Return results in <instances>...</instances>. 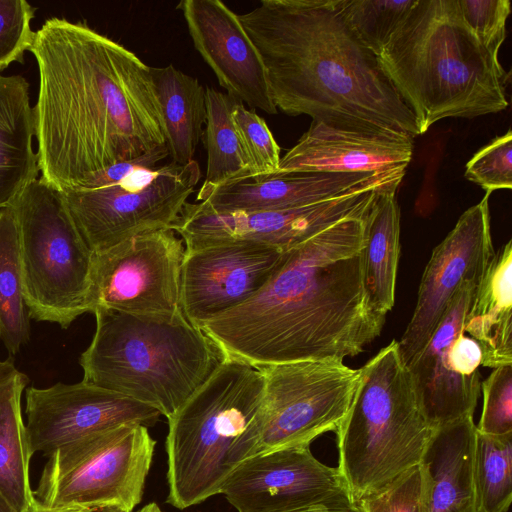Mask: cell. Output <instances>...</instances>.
Here are the masks:
<instances>
[{
    "mask_svg": "<svg viewBox=\"0 0 512 512\" xmlns=\"http://www.w3.org/2000/svg\"><path fill=\"white\" fill-rule=\"evenodd\" d=\"M476 512H507L512 502V434L476 431L474 447Z\"/></svg>",
    "mask_w": 512,
    "mask_h": 512,
    "instance_id": "cell-30",
    "label": "cell"
},
{
    "mask_svg": "<svg viewBox=\"0 0 512 512\" xmlns=\"http://www.w3.org/2000/svg\"><path fill=\"white\" fill-rule=\"evenodd\" d=\"M478 284L467 280L460 286L429 341L406 364L435 429L473 416L477 404L483 356L464 333V320Z\"/></svg>",
    "mask_w": 512,
    "mask_h": 512,
    "instance_id": "cell-15",
    "label": "cell"
},
{
    "mask_svg": "<svg viewBox=\"0 0 512 512\" xmlns=\"http://www.w3.org/2000/svg\"><path fill=\"white\" fill-rule=\"evenodd\" d=\"M9 207L17 226L29 317L66 329L90 312L93 253L61 191L42 178L25 187Z\"/></svg>",
    "mask_w": 512,
    "mask_h": 512,
    "instance_id": "cell-8",
    "label": "cell"
},
{
    "mask_svg": "<svg viewBox=\"0 0 512 512\" xmlns=\"http://www.w3.org/2000/svg\"><path fill=\"white\" fill-rule=\"evenodd\" d=\"M207 170L200 191L252 180L254 170L231 117L236 102L227 93L205 88Z\"/></svg>",
    "mask_w": 512,
    "mask_h": 512,
    "instance_id": "cell-28",
    "label": "cell"
},
{
    "mask_svg": "<svg viewBox=\"0 0 512 512\" xmlns=\"http://www.w3.org/2000/svg\"><path fill=\"white\" fill-rule=\"evenodd\" d=\"M405 173L404 168L357 173H290L199 190L196 199L216 212L284 210L326 201L375 184L403 180Z\"/></svg>",
    "mask_w": 512,
    "mask_h": 512,
    "instance_id": "cell-21",
    "label": "cell"
},
{
    "mask_svg": "<svg viewBox=\"0 0 512 512\" xmlns=\"http://www.w3.org/2000/svg\"><path fill=\"white\" fill-rule=\"evenodd\" d=\"M183 14L195 49L235 100L274 115L266 69L238 14L219 0H184Z\"/></svg>",
    "mask_w": 512,
    "mask_h": 512,
    "instance_id": "cell-19",
    "label": "cell"
},
{
    "mask_svg": "<svg viewBox=\"0 0 512 512\" xmlns=\"http://www.w3.org/2000/svg\"><path fill=\"white\" fill-rule=\"evenodd\" d=\"M473 416L437 428L419 464L420 512H476Z\"/></svg>",
    "mask_w": 512,
    "mask_h": 512,
    "instance_id": "cell-22",
    "label": "cell"
},
{
    "mask_svg": "<svg viewBox=\"0 0 512 512\" xmlns=\"http://www.w3.org/2000/svg\"><path fill=\"white\" fill-rule=\"evenodd\" d=\"M156 442L146 426H115L57 449L33 491L51 509L115 507L132 512L141 502Z\"/></svg>",
    "mask_w": 512,
    "mask_h": 512,
    "instance_id": "cell-9",
    "label": "cell"
},
{
    "mask_svg": "<svg viewBox=\"0 0 512 512\" xmlns=\"http://www.w3.org/2000/svg\"><path fill=\"white\" fill-rule=\"evenodd\" d=\"M80 356L82 381L149 405L171 418L226 355L182 311L132 314L97 308Z\"/></svg>",
    "mask_w": 512,
    "mask_h": 512,
    "instance_id": "cell-5",
    "label": "cell"
},
{
    "mask_svg": "<svg viewBox=\"0 0 512 512\" xmlns=\"http://www.w3.org/2000/svg\"><path fill=\"white\" fill-rule=\"evenodd\" d=\"M421 474L419 465L387 488L359 500L358 512H420Z\"/></svg>",
    "mask_w": 512,
    "mask_h": 512,
    "instance_id": "cell-37",
    "label": "cell"
},
{
    "mask_svg": "<svg viewBox=\"0 0 512 512\" xmlns=\"http://www.w3.org/2000/svg\"><path fill=\"white\" fill-rule=\"evenodd\" d=\"M25 395L32 455L49 456L64 445L122 424L153 426L161 415L149 405L84 381L29 387Z\"/></svg>",
    "mask_w": 512,
    "mask_h": 512,
    "instance_id": "cell-18",
    "label": "cell"
},
{
    "mask_svg": "<svg viewBox=\"0 0 512 512\" xmlns=\"http://www.w3.org/2000/svg\"><path fill=\"white\" fill-rule=\"evenodd\" d=\"M257 368L264 377V414L251 456L309 446L318 436L336 431L349 410L361 373L360 368H350L339 360Z\"/></svg>",
    "mask_w": 512,
    "mask_h": 512,
    "instance_id": "cell-11",
    "label": "cell"
},
{
    "mask_svg": "<svg viewBox=\"0 0 512 512\" xmlns=\"http://www.w3.org/2000/svg\"><path fill=\"white\" fill-rule=\"evenodd\" d=\"M497 250L472 297L464 333L482 351V366L512 364V244Z\"/></svg>",
    "mask_w": 512,
    "mask_h": 512,
    "instance_id": "cell-23",
    "label": "cell"
},
{
    "mask_svg": "<svg viewBox=\"0 0 512 512\" xmlns=\"http://www.w3.org/2000/svg\"><path fill=\"white\" fill-rule=\"evenodd\" d=\"M468 208L434 248L423 272L416 305L397 341L407 364L429 341L460 286L480 283L495 250L490 226L489 197Z\"/></svg>",
    "mask_w": 512,
    "mask_h": 512,
    "instance_id": "cell-16",
    "label": "cell"
},
{
    "mask_svg": "<svg viewBox=\"0 0 512 512\" xmlns=\"http://www.w3.org/2000/svg\"><path fill=\"white\" fill-rule=\"evenodd\" d=\"M92 509H81V508H74V509H51L46 508L39 504L37 501L33 504V506L27 510L26 512H91Z\"/></svg>",
    "mask_w": 512,
    "mask_h": 512,
    "instance_id": "cell-39",
    "label": "cell"
},
{
    "mask_svg": "<svg viewBox=\"0 0 512 512\" xmlns=\"http://www.w3.org/2000/svg\"><path fill=\"white\" fill-rule=\"evenodd\" d=\"M298 512H358V511H357V508L354 510H342V509H332V508L321 507V508H313V509H308V510H303V511H298Z\"/></svg>",
    "mask_w": 512,
    "mask_h": 512,
    "instance_id": "cell-41",
    "label": "cell"
},
{
    "mask_svg": "<svg viewBox=\"0 0 512 512\" xmlns=\"http://www.w3.org/2000/svg\"><path fill=\"white\" fill-rule=\"evenodd\" d=\"M481 390L483 407L476 431L492 436L512 434V364L493 368Z\"/></svg>",
    "mask_w": 512,
    "mask_h": 512,
    "instance_id": "cell-33",
    "label": "cell"
},
{
    "mask_svg": "<svg viewBox=\"0 0 512 512\" xmlns=\"http://www.w3.org/2000/svg\"><path fill=\"white\" fill-rule=\"evenodd\" d=\"M360 371L349 410L335 431L337 468L354 504L418 466L436 431L396 340Z\"/></svg>",
    "mask_w": 512,
    "mask_h": 512,
    "instance_id": "cell-7",
    "label": "cell"
},
{
    "mask_svg": "<svg viewBox=\"0 0 512 512\" xmlns=\"http://www.w3.org/2000/svg\"><path fill=\"white\" fill-rule=\"evenodd\" d=\"M378 60L419 135L444 118L508 107L505 71L466 25L457 0H417Z\"/></svg>",
    "mask_w": 512,
    "mask_h": 512,
    "instance_id": "cell-4",
    "label": "cell"
},
{
    "mask_svg": "<svg viewBox=\"0 0 512 512\" xmlns=\"http://www.w3.org/2000/svg\"><path fill=\"white\" fill-rule=\"evenodd\" d=\"M465 177L486 192L512 187V131L496 137L466 164Z\"/></svg>",
    "mask_w": 512,
    "mask_h": 512,
    "instance_id": "cell-34",
    "label": "cell"
},
{
    "mask_svg": "<svg viewBox=\"0 0 512 512\" xmlns=\"http://www.w3.org/2000/svg\"><path fill=\"white\" fill-rule=\"evenodd\" d=\"M17 373L18 370L12 358L0 360V386L10 381Z\"/></svg>",
    "mask_w": 512,
    "mask_h": 512,
    "instance_id": "cell-38",
    "label": "cell"
},
{
    "mask_svg": "<svg viewBox=\"0 0 512 512\" xmlns=\"http://www.w3.org/2000/svg\"><path fill=\"white\" fill-rule=\"evenodd\" d=\"M91 512H125L115 507H103L92 509Z\"/></svg>",
    "mask_w": 512,
    "mask_h": 512,
    "instance_id": "cell-43",
    "label": "cell"
},
{
    "mask_svg": "<svg viewBox=\"0 0 512 512\" xmlns=\"http://www.w3.org/2000/svg\"><path fill=\"white\" fill-rule=\"evenodd\" d=\"M171 228L128 238L93 254L90 313L106 308L132 314L181 311L185 246Z\"/></svg>",
    "mask_w": 512,
    "mask_h": 512,
    "instance_id": "cell-12",
    "label": "cell"
},
{
    "mask_svg": "<svg viewBox=\"0 0 512 512\" xmlns=\"http://www.w3.org/2000/svg\"><path fill=\"white\" fill-rule=\"evenodd\" d=\"M201 177L198 163L140 169L121 182L61 191L93 254L136 235L171 228Z\"/></svg>",
    "mask_w": 512,
    "mask_h": 512,
    "instance_id": "cell-10",
    "label": "cell"
},
{
    "mask_svg": "<svg viewBox=\"0 0 512 512\" xmlns=\"http://www.w3.org/2000/svg\"><path fill=\"white\" fill-rule=\"evenodd\" d=\"M463 20L482 46L495 58L506 38L511 12L509 0H457Z\"/></svg>",
    "mask_w": 512,
    "mask_h": 512,
    "instance_id": "cell-36",
    "label": "cell"
},
{
    "mask_svg": "<svg viewBox=\"0 0 512 512\" xmlns=\"http://www.w3.org/2000/svg\"><path fill=\"white\" fill-rule=\"evenodd\" d=\"M413 137L396 130L342 128L312 121L298 142L280 158L272 176L305 173H357L406 169Z\"/></svg>",
    "mask_w": 512,
    "mask_h": 512,
    "instance_id": "cell-20",
    "label": "cell"
},
{
    "mask_svg": "<svg viewBox=\"0 0 512 512\" xmlns=\"http://www.w3.org/2000/svg\"><path fill=\"white\" fill-rule=\"evenodd\" d=\"M29 83L0 73V209L9 207L39 175Z\"/></svg>",
    "mask_w": 512,
    "mask_h": 512,
    "instance_id": "cell-24",
    "label": "cell"
},
{
    "mask_svg": "<svg viewBox=\"0 0 512 512\" xmlns=\"http://www.w3.org/2000/svg\"><path fill=\"white\" fill-rule=\"evenodd\" d=\"M367 212L290 249L256 295L201 330L226 356L255 367L343 361L361 353L380 335L386 318L372 308L364 288Z\"/></svg>",
    "mask_w": 512,
    "mask_h": 512,
    "instance_id": "cell-2",
    "label": "cell"
},
{
    "mask_svg": "<svg viewBox=\"0 0 512 512\" xmlns=\"http://www.w3.org/2000/svg\"><path fill=\"white\" fill-rule=\"evenodd\" d=\"M158 512H162L161 510H159Z\"/></svg>",
    "mask_w": 512,
    "mask_h": 512,
    "instance_id": "cell-44",
    "label": "cell"
},
{
    "mask_svg": "<svg viewBox=\"0 0 512 512\" xmlns=\"http://www.w3.org/2000/svg\"><path fill=\"white\" fill-rule=\"evenodd\" d=\"M394 180L291 209L216 212L201 202H186L171 229L185 250L224 241H251L289 250L333 224L365 214L377 192Z\"/></svg>",
    "mask_w": 512,
    "mask_h": 512,
    "instance_id": "cell-13",
    "label": "cell"
},
{
    "mask_svg": "<svg viewBox=\"0 0 512 512\" xmlns=\"http://www.w3.org/2000/svg\"><path fill=\"white\" fill-rule=\"evenodd\" d=\"M29 338L17 226L7 207L0 209V340L16 354Z\"/></svg>",
    "mask_w": 512,
    "mask_h": 512,
    "instance_id": "cell-29",
    "label": "cell"
},
{
    "mask_svg": "<svg viewBox=\"0 0 512 512\" xmlns=\"http://www.w3.org/2000/svg\"><path fill=\"white\" fill-rule=\"evenodd\" d=\"M28 377L18 373L0 386V493L17 512H26L35 503L29 481L33 456L21 412V397Z\"/></svg>",
    "mask_w": 512,
    "mask_h": 512,
    "instance_id": "cell-27",
    "label": "cell"
},
{
    "mask_svg": "<svg viewBox=\"0 0 512 512\" xmlns=\"http://www.w3.org/2000/svg\"><path fill=\"white\" fill-rule=\"evenodd\" d=\"M231 117L240 134L254 170L252 180H261L276 173L280 163V147L265 120L241 102H236Z\"/></svg>",
    "mask_w": 512,
    "mask_h": 512,
    "instance_id": "cell-32",
    "label": "cell"
},
{
    "mask_svg": "<svg viewBox=\"0 0 512 512\" xmlns=\"http://www.w3.org/2000/svg\"><path fill=\"white\" fill-rule=\"evenodd\" d=\"M264 393L257 367L226 356L168 419L167 503L185 509L220 494L226 477L256 445Z\"/></svg>",
    "mask_w": 512,
    "mask_h": 512,
    "instance_id": "cell-6",
    "label": "cell"
},
{
    "mask_svg": "<svg viewBox=\"0 0 512 512\" xmlns=\"http://www.w3.org/2000/svg\"><path fill=\"white\" fill-rule=\"evenodd\" d=\"M29 51L39 71L34 114L40 178L86 188L110 166L166 144L150 66L85 21L52 17Z\"/></svg>",
    "mask_w": 512,
    "mask_h": 512,
    "instance_id": "cell-1",
    "label": "cell"
},
{
    "mask_svg": "<svg viewBox=\"0 0 512 512\" xmlns=\"http://www.w3.org/2000/svg\"><path fill=\"white\" fill-rule=\"evenodd\" d=\"M417 0H338L346 22L377 57L406 19Z\"/></svg>",
    "mask_w": 512,
    "mask_h": 512,
    "instance_id": "cell-31",
    "label": "cell"
},
{
    "mask_svg": "<svg viewBox=\"0 0 512 512\" xmlns=\"http://www.w3.org/2000/svg\"><path fill=\"white\" fill-rule=\"evenodd\" d=\"M220 494L238 512L356 509L338 468L316 459L309 446L244 459L226 477Z\"/></svg>",
    "mask_w": 512,
    "mask_h": 512,
    "instance_id": "cell-14",
    "label": "cell"
},
{
    "mask_svg": "<svg viewBox=\"0 0 512 512\" xmlns=\"http://www.w3.org/2000/svg\"><path fill=\"white\" fill-rule=\"evenodd\" d=\"M400 184L394 182L377 190L364 221V288L372 308L383 315L395 303L400 256Z\"/></svg>",
    "mask_w": 512,
    "mask_h": 512,
    "instance_id": "cell-25",
    "label": "cell"
},
{
    "mask_svg": "<svg viewBox=\"0 0 512 512\" xmlns=\"http://www.w3.org/2000/svg\"><path fill=\"white\" fill-rule=\"evenodd\" d=\"M289 250L242 240L185 250L180 297L183 315L201 329L245 303L272 278Z\"/></svg>",
    "mask_w": 512,
    "mask_h": 512,
    "instance_id": "cell-17",
    "label": "cell"
},
{
    "mask_svg": "<svg viewBox=\"0 0 512 512\" xmlns=\"http://www.w3.org/2000/svg\"><path fill=\"white\" fill-rule=\"evenodd\" d=\"M161 108L166 144L172 163L184 166L193 161L206 123L205 88L199 81L175 68L150 67Z\"/></svg>",
    "mask_w": 512,
    "mask_h": 512,
    "instance_id": "cell-26",
    "label": "cell"
},
{
    "mask_svg": "<svg viewBox=\"0 0 512 512\" xmlns=\"http://www.w3.org/2000/svg\"><path fill=\"white\" fill-rule=\"evenodd\" d=\"M159 510L160 508L158 507V505L152 502L150 504L145 505L137 512H158Z\"/></svg>",
    "mask_w": 512,
    "mask_h": 512,
    "instance_id": "cell-42",
    "label": "cell"
},
{
    "mask_svg": "<svg viewBox=\"0 0 512 512\" xmlns=\"http://www.w3.org/2000/svg\"><path fill=\"white\" fill-rule=\"evenodd\" d=\"M0 512H17L10 502L0 493Z\"/></svg>",
    "mask_w": 512,
    "mask_h": 512,
    "instance_id": "cell-40",
    "label": "cell"
},
{
    "mask_svg": "<svg viewBox=\"0 0 512 512\" xmlns=\"http://www.w3.org/2000/svg\"><path fill=\"white\" fill-rule=\"evenodd\" d=\"M238 18L264 63L277 109L342 128L419 135L412 110L338 0H262Z\"/></svg>",
    "mask_w": 512,
    "mask_h": 512,
    "instance_id": "cell-3",
    "label": "cell"
},
{
    "mask_svg": "<svg viewBox=\"0 0 512 512\" xmlns=\"http://www.w3.org/2000/svg\"><path fill=\"white\" fill-rule=\"evenodd\" d=\"M36 8L25 0H0V72L23 62L35 36L31 28Z\"/></svg>",
    "mask_w": 512,
    "mask_h": 512,
    "instance_id": "cell-35",
    "label": "cell"
}]
</instances>
